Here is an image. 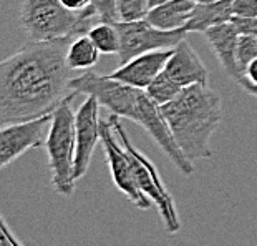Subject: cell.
Wrapping results in <instances>:
<instances>
[{"label":"cell","instance_id":"1","mask_svg":"<svg viewBox=\"0 0 257 246\" xmlns=\"http://www.w3.org/2000/svg\"><path fill=\"white\" fill-rule=\"evenodd\" d=\"M72 38L29 42L0 63V122H27L57 110L70 92Z\"/></svg>","mask_w":257,"mask_h":246},{"label":"cell","instance_id":"2","mask_svg":"<svg viewBox=\"0 0 257 246\" xmlns=\"http://www.w3.org/2000/svg\"><path fill=\"white\" fill-rule=\"evenodd\" d=\"M178 146L191 161L209 160L211 136L222 120V98L207 84L186 87L174 100L161 105Z\"/></svg>","mask_w":257,"mask_h":246},{"label":"cell","instance_id":"3","mask_svg":"<svg viewBox=\"0 0 257 246\" xmlns=\"http://www.w3.org/2000/svg\"><path fill=\"white\" fill-rule=\"evenodd\" d=\"M20 24L30 42H47L85 35L98 20L90 7L73 12L60 0H22Z\"/></svg>","mask_w":257,"mask_h":246},{"label":"cell","instance_id":"4","mask_svg":"<svg viewBox=\"0 0 257 246\" xmlns=\"http://www.w3.org/2000/svg\"><path fill=\"white\" fill-rule=\"evenodd\" d=\"M75 94L62 102L53 112L52 125L45 141L48 170L53 190L62 196H72L75 191V155L76 132L75 113L70 107Z\"/></svg>","mask_w":257,"mask_h":246},{"label":"cell","instance_id":"5","mask_svg":"<svg viewBox=\"0 0 257 246\" xmlns=\"http://www.w3.org/2000/svg\"><path fill=\"white\" fill-rule=\"evenodd\" d=\"M110 118H111L114 130H116V133L119 136V140H121L123 146L128 151V156L131 161V167H133L138 188L141 190V193H143L146 198L158 208V213H160L161 221H163V225H165L166 231L171 234L178 233L179 228H181V221H179L176 205H174L173 195L169 193L166 185L163 183L155 163L131 143L126 130H124L123 125L119 123V117L111 113Z\"/></svg>","mask_w":257,"mask_h":246},{"label":"cell","instance_id":"6","mask_svg":"<svg viewBox=\"0 0 257 246\" xmlns=\"http://www.w3.org/2000/svg\"><path fill=\"white\" fill-rule=\"evenodd\" d=\"M70 92L75 95L85 94L95 97L100 107L106 108L110 113L119 118H131L145 90L110 78L108 75H98L93 70H85V73L70 80Z\"/></svg>","mask_w":257,"mask_h":246},{"label":"cell","instance_id":"7","mask_svg":"<svg viewBox=\"0 0 257 246\" xmlns=\"http://www.w3.org/2000/svg\"><path fill=\"white\" fill-rule=\"evenodd\" d=\"M100 133H101V145H103V150H105L108 167H110L113 183L116 185V188L126 196L128 201H131L136 208L148 210L153 203L138 188L128 151L123 146L121 140L118 141V133L113 127L110 117L101 118Z\"/></svg>","mask_w":257,"mask_h":246},{"label":"cell","instance_id":"8","mask_svg":"<svg viewBox=\"0 0 257 246\" xmlns=\"http://www.w3.org/2000/svg\"><path fill=\"white\" fill-rule=\"evenodd\" d=\"M121 35V48L118 53L119 65L130 62L131 58L143 55L146 52L174 48L184 40L188 32L184 30H161L151 25L146 19L135 22H116Z\"/></svg>","mask_w":257,"mask_h":246},{"label":"cell","instance_id":"9","mask_svg":"<svg viewBox=\"0 0 257 246\" xmlns=\"http://www.w3.org/2000/svg\"><path fill=\"white\" fill-rule=\"evenodd\" d=\"M53 113L27 122L2 125L0 130V167L5 168L24 153L45 146Z\"/></svg>","mask_w":257,"mask_h":246},{"label":"cell","instance_id":"10","mask_svg":"<svg viewBox=\"0 0 257 246\" xmlns=\"http://www.w3.org/2000/svg\"><path fill=\"white\" fill-rule=\"evenodd\" d=\"M100 103L95 97H88L81 103L75 113V132H76V155H75V180L83 178L90 168L93 151L98 141H101L100 133Z\"/></svg>","mask_w":257,"mask_h":246},{"label":"cell","instance_id":"11","mask_svg":"<svg viewBox=\"0 0 257 246\" xmlns=\"http://www.w3.org/2000/svg\"><path fill=\"white\" fill-rule=\"evenodd\" d=\"M173 50L174 48H163V50L146 52L119 65L111 73H108V76L136 89L146 90L153 84V80L165 70L169 57L173 55Z\"/></svg>","mask_w":257,"mask_h":246},{"label":"cell","instance_id":"12","mask_svg":"<svg viewBox=\"0 0 257 246\" xmlns=\"http://www.w3.org/2000/svg\"><path fill=\"white\" fill-rule=\"evenodd\" d=\"M165 73L183 89L198 84H207L209 78L206 65L202 63V60L186 38L174 47L173 55L169 57L165 67Z\"/></svg>","mask_w":257,"mask_h":246},{"label":"cell","instance_id":"13","mask_svg":"<svg viewBox=\"0 0 257 246\" xmlns=\"http://www.w3.org/2000/svg\"><path fill=\"white\" fill-rule=\"evenodd\" d=\"M204 37L209 42L211 48L214 50L224 72L231 76L232 80L239 81L244 76L237 62V45L240 35L232 22L212 27V29L204 32Z\"/></svg>","mask_w":257,"mask_h":246},{"label":"cell","instance_id":"14","mask_svg":"<svg viewBox=\"0 0 257 246\" xmlns=\"http://www.w3.org/2000/svg\"><path fill=\"white\" fill-rule=\"evenodd\" d=\"M196 4L194 0H169L150 9L146 20L161 30H184Z\"/></svg>","mask_w":257,"mask_h":246},{"label":"cell","instance_id":"15","mask_svg":"<svg viewBox=\"0 0 257 246\" xmlns=\"http://www.w3.org/2000/svg\"><path fill=\"white\" fill-rule=\"evenodd\" d=\"M234 17L232 10V0H217L211 4H196L193 10V15L186 24V32H201L204 34L206 30L212 27L222 25L231 22Z\"/></svg>","mask_w":257,"mask_h":246},{"label":"cell","instance_id":"16","mask_svg":"<svg viewBox=\"0 0 257 246\" xmlns=\"http://www.w3.org/2000/svg\"><path fill=\"white\" fill-rule=\"evenodd\" d=\"M100 58V50L88 35H78L72 38L67 50V65L70 70H90Z\"/></svg>","mask_w":257,"mask_h":246},{"label":"cell","instance_id":"17","mask_svg":"<svg viewBox=\"0 0 257 246\" xmlns=\"http://www.w3.org/2000/svg\"><path fill=\"white\" fill-rule=\"evenodd\" d=\"M88 35L103 55H118L121 48V35L116 22H98L88 30Z\"/></svg>","mask_w":257,"mask_h":246},{"label":"cell","instance_id":"18","mask_svg":"<svg viewBox=\"0 0 257 246\" xmlns=\"http://www.w3.org/2000/svg\"><path fill=\"white\" fill-rule=\"evenodd\" d=\"M183 90L181 85H178L171 76L165 73V70L153 80V84L146 89V94L151 97V100H155L158 105H165V103L174 100L179 92Z\"/></svg>","mask_w":257,"mask_h":246},{"label":"cell","instance_id":"19","mask_svg":"<svg viewBox=\"0 0 257 246\" xmlns=\"http://www.w3.org/2000/svg\"><path fill=\"white\" fill-rule=\"evenodd\" d=\"M150 12L148 0H118V15L119 22H135L146 19Z\"/></svg>","mask_w":257,"mask_h":246},{"label":"cell","instance_id":"20","mask_svg":"<svg viewBox=\"0 0 257 246\" xmlns=\"http://www.w3.org/2000/svg\"><path fill=\"white\" fill-rule=\"evenodd\" d=\"M88 7L93 10L98 22H119L118 0H90Z\"/></svg>","mask_w":257,"mask_h":246},{"label":"cell","instance_id":"21","mask_svg":"<svg viewBox=\"0 0 257 246\" xmlns=\"http://www.w3.org/2000/svg\"><path fill=\"white\" fill-rule=\"evenodd\" d=\"M255 57H257V35H240L237 45V62L242 73Z\"/></svg>","mask_w":257,"mask_h":246},{"label":"cell","instance_id":"22","mask_svg":"<svg viewBox=\"0 0 257 246\" xmlns=\"http://www.w3.org/2000/svg\"><path fill=\"white\" fill-rule=\"evenodd\" d=\"M231 22L237 29L239 35H257V17H239V15H234Z\"/></svg>","mask_w":257,"mask_h":246},{"label":"cell","instance_id":"23","mask_svg":"<svg viewBox=\"0 0 257 246\" xmlns=\"http://www.w3.org/2000/svg\"><path fill=\"white\" fill-rule=\"evenodd\" d=\"M232 10L239 17H257V0H232Z\"/></svg>","mask_w":257,"mask_h":246},{"label":"cell","instance_id":"24","mask_svg":"<svg viewBox=\"0 0 257 246\" xmlns=\"http://www.w3.org/2000/svg\"><path fill=\"white\" fill-rule=\"evenodd\" d=\"M0 226H2V238H0V246H22V243L14 236V233L10 231V226L5 216L0 218Z\"/></svg>","mask_w":257,"mask_h":246},{"label":"cell","instance_id":"25","mask_svg":"<svg viewBox=\"0 0 257 246\" xmlns=\"http://www.w3.org/2000/svg\"><path fill=\"white\" fill-rule=\"evenodd\" d=\"M242 78L245 81H249L250 85H255L257 87V57L247 65V68H245Z\"/></svg>","mask_w":257,"mask_h":246},{"label":"cell","instance_id":"26","mask_svg":"<svg viewBox=\"0 0 257 246\" xmlns=\"http://www.w3.org/2000/svg\"><path fill=\"white\" fill-rule=\"evenodd\" d=\"M60 2H62L68 10L80 12V10H83L85 7H88L90 0H60Z\"/></svg>","mask_w":257,"mask_h":246},{"label":"cell","instance_id":"27","mask_svg":"<svg viewBox=\"0 0 257 246\" xmlns=\"http://www.w3.org/2000/svg\"><path fill=\"white\" fill-rule=\"evenodd\" d=\"M237 84H239L240 87H242V89H244L245 92H247L249 95H252L254 98H257V87H255V85H250L249 81H245L244 78H240V80L237 81Z\"/></svg>","mask_w":257,"mask_h":246},{"label":"cell","instance_id":"28","mask_svg":"<svg viewBox=\"0 0 257 246\" xmlns=\"http://www.w3.org/2000/svg\"><path fill=\"white\" fill-rule=\"evenodd\" d=\"M150 2V9L153 7H156V5H161V4H165V2H169V0H148Z\"/></svg>","mask_w":257,"mask_h":246},{"label":"cell","instance_id":"29","mask_svg":"<svg viewBox=\"0 0 257 246\" xmlns=\"http://www.w3.org/2000/svg\"><path fill=\"white\" fill-rule=\"evenodd\" d=\"M198 4H211V2H217V0H194Z\"/></svg>","mask_w":257,"mask_h":246}]
</instances>
